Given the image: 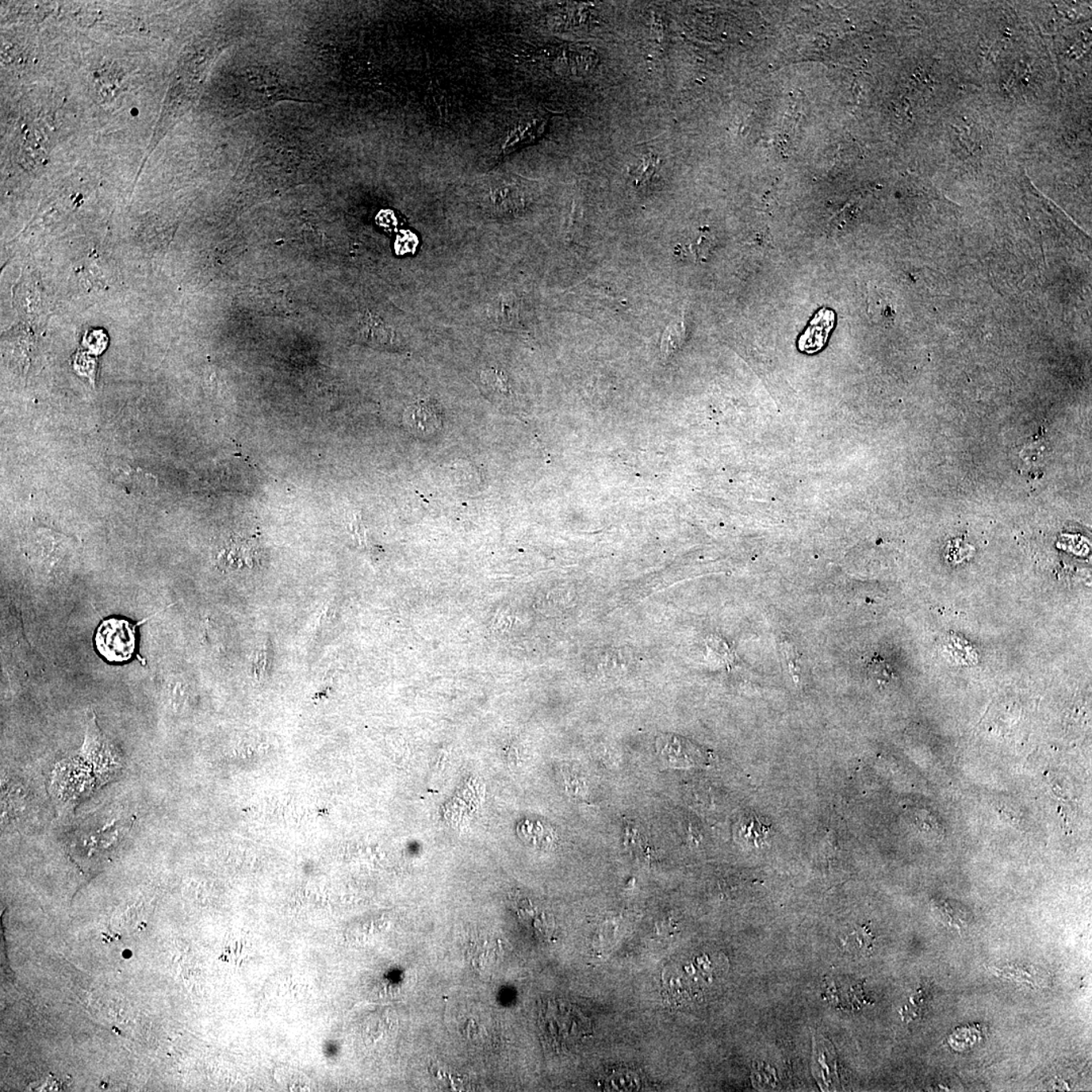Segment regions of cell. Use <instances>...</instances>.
Masks as SVG:
<instances>
[{
    "instance_id": "12",
    "label": "cell",
    "mask_w": 1092,
    "mask_h": 1092,
    "mask_svg": "<svg viewBox=\"0 0 1092 1092\" xmlns=\"http://www.w3.org/2000/svg\"><path fill=\"white\" fill-rule=\"evenodd\" d=\"M782 654L788 665L793 679L798 682L800 679L801 666L799 665V654L797 653L796 647L789 642H783L781 645Z\"/></svg>"
},
{
    "instance_id": "4",
    "label": "cell",
    "mask_w": 1092,
    "mask_h": 1092,
    "mask_svg": "<svg viewBox=\"0 0 1092 1092\" xmlns=\"http://www.w3.org/2000/svg\"><path fill=\"white\" fill-rule=\"evenodd\" d=\"M126 826L107 823L98 829L80 831L70 845L71 854L79 861H102L118 848L126 834Z\"/></svg>"
},
{
    "instance_id": "11",
    "label": "cell",
    "mask_w": 1092,
    "mask_h": 1092,
    "mask_svg": "<svg viewBox=\"0 0 1092 1092\" xmlns=\"http://www.w3.org/2000/svg\"><path fill=\"white\" fill-rule=\"evenodd\" d=\"M684 339L683 322H673L666 327L662 340V354L668 358L679 350Z\"/></svg>"
},
{
    "instance_id": "1",
    "label": "cell",
    "mask_w": 1092,
    "mask_h": 1092,
    "mask_svg": "<svg viewBox=\"0 0 1092 1092\" xmlns=\"http://www.w3.org/2000/svg\"><path fill=\"white\" fill-rule=\"evenodd\" d=\"M80 758L94 772L98 783L102 785L114 779L124 767L120 749L103 734L98 727L94 714L88 719L86 738Z\"/></svg>"
},
{
    "instance_id": "3",
    "label": "cell",
    "mask_w": 1092,
    "mask_h": 1092,
    "mask_svg": "<svg viewBox=\"0 0 1092 1092\" xmlns=\"http://www.w3.org/2000/svg\"><path fill=\"white\" fill-rule=\"evenodd\" d=\"M97 784L94 772L78 758L59 765L54 774L52 787L59 801L76 804L90 795Z\"/></svg>"
},
{
    "instance_id": "7",
    "label": "cell",
    "mask_w": 1092,
    "mask_h": 1092,
    "mask_svg": "<svg viewBox=\"0 0 1092 1092\" xmlns=\"http://www.w3.org/2000/svg\"><path fill=\"white\" fill-rule=\"evenodd\" d=\"M995 974L1002 978L1014 980L1017 982L1029 984L1032 987L1048 986V978L1046 973L1033 966H1022V965H1006L1002 968H994Z\"/></svg>"
},
{
    "instance_id": "2",
    "label": "cell",
    "mask_w": 1092,
    "mask_h": 1092,
    "mask_svg": "<svg viewBox=\"0 0 1092 1092\" xmlns=\"http://www.w3.org/2000/svg\"><path fill=\"white\" fill-rule=\"evenodd\" d=\"M125 619L109 618L99 624L95 634L98 653L110 662L131 660L137 649V626Z\"/></svg>"
},
{
    "instance_id": "6",
    "label": "cell",
    "mask_w": 1092,
    "mask_h": 1092,
    "mask_svg": "<svg viewBox=\"0 0 1092 1092\" xmlns=\"http://www.w3.org/2000/svg\"><path fill=\"white\" fill-rule=\"evenodd\" d=\"M834 323L835 314L833 310L822 308L811 320L804 334L800 336L799 350L807 354H814L822 350L829 340Z\"/></svg>"
},
{
    "instance_id": "13",
    "label": "cell",
    "mask_w": 1092,
    "mask_h": 1092,
    "mask_svg": "<svg viewBox=\"0 0 1092 1092\" xmlns=\"http://www.w3.org/2000/svg\"><path fill=\"white\" fill-rule=\"evenodd\" d=\"M849 938H854V942L850 941L848 942L849 946L859 950L860 952L866 954V955H868L870 952H872L874 936L870 933L868 927H860L856 932L850 934Z\"/></svg>"
},
{
    "instance_id": "14",
    "label": "cell",
    "mask_w": 1092,
    "mask_h": 1092,
    "mask_svg": "<svg viewBox=\"0 0 1092 1092\" xmlns=\"http://www.w3.org/2000/svg\"><path fill=\"white\" fill-rule=\"evenodd\" d=\"M655 170H657V159H655L653 155L646 156V158L643 159L641 166L636 170V174H634L635 182L639 186L642 185V183H645L647 180L651 178Z\"/></svg>"
},
{
    "instance_id": "9",
    "label": "cell",
    "mask_w": 1092,
    "mask_h": 1092,
    "mask_svg": "<svg viewBox=\"0 0 1092 1092\" xmlns=\"http://www.w3.org/2000/svg\"><path fill=\"white\" fill-rule=\"evenodd\" d=\"M481 379L486 394L493 396L494 400L502 401V398L508 397L510 394L508 378L502 371L495 369L486 370L482 371Z\"/></svg>"
},
{
    "instance_id": "5",
    "label": "cell",
    "mask_w": 1092,
    "mask_h": 1092,
    "mask_svg": "<svg viewBox=\"0 0 1092 1092\" xmlns=\"http://www.w3.org/2000/svg\"><path fill=\"white\" fill-rule=\"evenodd\" d=\"M403 419L406 428L422 438L435 435L442 427V410L430 400H419L409 406Z\"/></svg>"
},
{
    "instance_id": "8",
    "label": "cell",
    "mask_w": 1092,
    "mask_h": 1092,
    "mask_svg": "<svg viewBox=\"0 0 1092 1092\" xmlns=\"http://www.w3.org/2000/svg\"><path fill=\"white\" fill-rule=\"evenodd\" d=\"M255 559V546L248 540H231L229 546L222 551L220 558L222 565L228 568H241L244 566H252Z\"/></svg>"
},
{
    "instance_id": "10",
    "label": "cell",
    "mask_w": 1092,
    "mask_h": 1092,
    "mask_svg": "<svg viewBox=\"0 0 1092 1092\" xmlns=\"http://www.w3.org/2000/svg\"><path fill=\"white\" fill-rule=\"evenodd\" d=\"M768 830L756 818H745L739 823L738 834L746 844L757 846L764 842Z\"/></svg>"
}]
</instances>
